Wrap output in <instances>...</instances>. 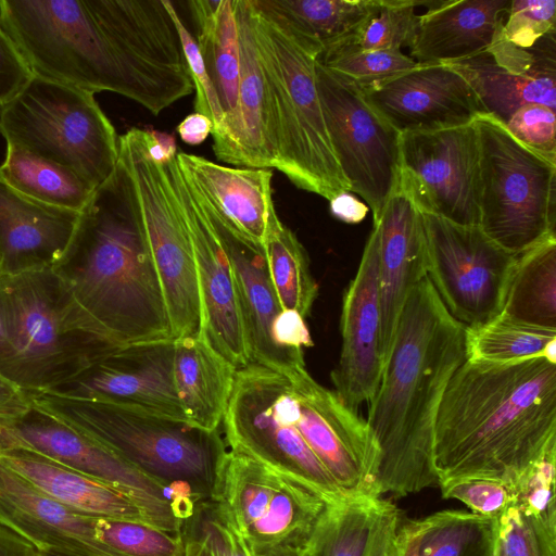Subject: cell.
<instances>
[{
    "instance_id": "6da1fadb",
    "label": "cell",
    "mask_w": 556,
    "mask_h": 556,
    "mask_svg": "<svg viewBox=\"0 0 556 556\" xmlns=\"http://www.w3.org/2000/svg\"><path fill=\"white\" fill-rule=\"evenodd\" d=\"M556 450V363L465 359L451 377L434 431L439 485L482 478L513 490ZM514 492V491H513Z\"/></svg>"
},
{
    "instance_id": "7a4b0ae2",
    "label": "cell",
    "mask_w": 556,
    "mask_h": 556,
    "mask_svg": "<svg viewBox=\"0 0 556 556\" xmlns=\"http://www.w3.org/2000/svg\"><path fill=\"white\" fill-rule=\"evenodd\" d=\"M465 333L428 276L412 289L368 403L366 422L379 450V497L439 485L435 424L447 383L466 358Z\"/></svg>"
},
{
    "instance_id": "3957f363",
    "label": "cell",
    "mask_w": 556,
    "mask_h": 556,
    "mask_svg": "<svg viewBox=\"0 0 556 556\" xmlns=\"http://www.w3.org/2000/svg\"><path fill=\"white\" fill-rule=\"evenodd\" d=\"M54 269L94 329L114 346L173 339L119 155L112 175L80 212Z\"/></svg>"
},
{
    "instance_id": "277c9868",
    "label": "cell",
    "mask_w": 556,
    "mask_h": 556,
    "mask_svg": "<svg viewBox=\"0 0 556 556\" xmlns=\"http://www.w3.org/2000/svg\"><path fill=\"white\" fill-rule=\"evenodd\" d=\"M0 26L36 76L115 92L153 115L166 109L152 41L127 20L94 18L85 0H0Z\"/></svg>"
},
{
    "instance_id": "5b68a950",
    "label": "cell",
    "mask_w": 556,
    "mask_h": 556,
    "mask_svg": "<svg viewBox=\"0 0 556 556\" xmlns=\"http://www.w3.org/2000/svg\"><path fill=\"white\" fill-rule=\"evenodd\" d=\"M34 406L101 443L117 456L197 504L214 502L228 452L219 430L127 405L29 393Z\"/></svg>"
},
{
    "instance_id": "8992f818",
    "label": "cell",
    "mask_w": 556,
    "mask_h": 556,
    "mask_svg": "<svg viewBox=\"0 0 556 556\" xmlns=\"http://www.w3.org/2000/svg\"><path fill=\"white\" fill-rule=\"evenodd\" d=\"M9 342L0 374L28 393L53 391L118 349L78 307L54 268L0 276Z\"/></svg>"
},
{
    "instance_id": "52a82bcc",
    "label": "cell",
    "mask_w": 556,
    "mask_h": 556,
    "mask_svg": "<svg viewBox=\"0 0 556 556\" xmlns=\"http://www.w3.org/2000/svg\"><path fill=\"white\" fill-rule=\"evenodd\" d=\"M276 121V167L299 189L330 201L350 191L334 154L316 83L319 47L260 12L250 0Z\"/></svg>"
},
{
    "instance_id": "ba28073f",
    "label": "cell",
    "mask_w": 556,
    "mask_h": 556,
    "mask_svg": "<svg viewBox=\"0 0 556 556\" xmlns=\"http://www.w3.org/2000/svg\"><path fill=\"white\" fill-rule=\"evenodd\" d=\"M0 134L9 144L72 169L94 189L118 161V136L94 94L36 75L0 106Z\"/></svg>"
},
{
    "instance_id": "9c48e42d",
    "label": "cell",
    "mask_w": 556,
    "mask_h": 556,
    "mask_svg": "<svg viewBox=\"0 0 556 556\" xmlns=\"http://www.w3.org/2000/svg\"><path fill=\"white\" fill-rule=\"evenodd\" d=\"M473 124L480 151L481 230L514 254L556 236V161L520 142L489 114Z\"/></svg>"
},
{
    "instance_id": "30bf717a",
    "label": "cell",
    "mask_w": 556,
    "mask_h": 556,
    "mask_svg": "<svg viewBox=\"0 0 556 556\" xmlns=\"http://www.w3.org/2000/svg\"><path fill=\"white\" fill-rule=\"evenodd\" d=\"M118 147L162 289L172 338L200 336L202 313L193 252L164 164L150 157L144 129H129L118 137Z\"/></svg>"
},
{
    "instance_id": "8fae6325",
    "label": "cell",
    "mask_w": 556,
    "mask_h": 556,
    "mask_svg": "<svg viewBox=\"0 0 556 556\" xmlns=\"http://www.w3.org/2000/svg\"><path fill=\"white\" fill-rule=\"evenodd\" d=\"M291 403L286 375L254 363L238 368L222 421L227 447L307 484L331 503L353 498L295 428Z\"/></svg>"
},
{
    "instance_id": "7c38bea8",
    "label": "cell",
    "mask_w": 556,
    "mask_h": 556,
    "mask_svg": "<svg viewBox=\"0 0 556 556\" xmlns=\"http://www.w3.org/2000/svg\"><path fill=\"white\" fill-rule=\"evenodd\" d=\"M214 502L249 551L306 548L333 504L307 484L231 450Z\"/></svg>"
},
{
    "instance_id": "4fadbf2b",
    "label": "cell",
    "mask_w": 556,
    "mask_h": 556,
    "mask_svg": "<svg viewBox=\"0 0 556 556\" xmlns=\"http://www.w3.org/2000/svg\"><path fill=\"white\" fill-rule=\"evenodd\" d=\"M22 448L106 482L131 496L154 526L182 532L197 503L150 478L101 443L33 406L0 419V450Z\"/></svg>"
},
{
    "instance_id": "5bb4252c",
    "label": "cell",
    "mask_w": 556,
    "mask_h": 556,
    "mask_svg": "<svg viewBox=\"0 0 556 556\" xmlns=\"http://www.w3.org/2000/svg\"><path fill=\"white\" fill-rule=\"evenodd\" d=\"M316 83L331 144L350 191L365 200L376 222L399 187L401 134L362 88L317 60Z\"/></svg>"
},
{
    "instance_id": "9a60e30c",
    "label": "cell",
    "mask_w": 556,
    "mask_h": 556,
    "mask_svg": "<svg viewBox=\"0 0 556 556\" xmlns=\"http://www.w3.org/2000/svg\"><path fill=\"white\" fill-rule=\"evenodd\" d=\"M422 214L428 278L450 314L465 327L500 315L518 254L498 245L479 226Z\"/></svg>"
},
{
    "instance_id": "2e32d148",
    "label": "cell",
    "mask_w": 556,
    "mask_h": 556,
    "mask_svg": "<svg viewBox=\"0 0 556 556\" xmlns=\"http://www.w3.org/2000/svg\"><path fill=\"white\" fill-rule=\"evenodd\" d=\"M399 186L422 213L480 225V151L475 124L401 134Z\"/></svg>"
},
{
    "instance_id": "e0dca14e",
    "label": "cell",
    "mask_w": 556,
    "mask_h": 556,
    "mask_svg": "<svg viewBox=\"0 0 556 556\" xmlns=\"http://www.w3.org/2000/svg\"><path fill=\"white\" fill-rule=\"evenodd\" d=\"M291 419L317 458L349 497H376L379 450L365 419L319 384L305 365L286 374Z\"/></svg>"
},
{
    "instance_id": "ac0fdd59",
    "label": "cell",
    "mask_w": 556,
    "mask_h": 556,
    "mask_svg": "<svg viewBox=\"0 0 556 556\" xmlns=\"http://www.w3.org/2000/svg\"><path fill=\"white\" fill-rule=\"evenodd\" d=\"M164 167L193 252L202 313L200 336L232 366L241 368L250 364V355L231 264L176 157Z\"/></svg>"
},
{
    "instance_id": "d6986e66",
    "label": "cell",
    "mask_w": 556,
    "mask_h": 556,
    "mask_svg": "<svg viewBox=\"0 0 556 556\" xmlns=\"http://www.w3.org/2000/svg\"><path fill=\"white\" fill-rule=\"evenodd\" d=\"M174 339L118 348L53 391L185 421L173 380Z\"/></svg>"
},
{
    "instance_id": "ffe728a7",
    "label": "cell",
    "mask_w": 556,
    "mask_h": 556,
    "mask_svg": "<svg viewBox=\"0 0 556 556\" xmlns=\"http://www.w3.org/2000/svg\"><path fill=\"white\" fill-rule=\"evenodd\" d=\"M362 90L400 134L466 126L486 114L468 81L447 64H418Z\"/></svg>"
},
{
    "instance_id": "44dd1931",
    "label": "cell",
    "mask_w": 556,
    "mask_h": 556,
    "mask_svg": "<svg viewBox=\"0 0 556 556\" xmlns=\"http://www.w3.org/2000/svg\"><path fill=\"white\" fill-rule=\"evenodd\" d=\"M340 329V357L330 377L338 396L356 410L372 400L383 371L378 247L372 230L343 295Z\"/></svg>"
},
{
    "instance_id": "7402d4cb",
    "label": "cell",
    "mask_w": 556,
    "mask_h": 556,
    "mask_svg": "<svg viewBox=\"0 0 556 556\" xmlns=\"http://www.w3.org/2000/svg\"><path fill=\"white\" fill-rule=\"evenodd\" d=\"M194 188L205 215L231 264L245 328L250 363L271 368L283 375L295 367L304 366L303 351L286 350L274 342L273 323L282 308L269 278L263 245L239 232L206 202L195 186Z\"/></svg>"
},
{
    "instance_id": "603a6c76",
    "label": "cell",
    "mask_w": 556,
    "mask_h": 556,
    "mask_svg": "<svg viewBox=\"0 0 556 556\" xmlns=\"http://www.w3.org/2000/svg\"><path fill=\"white\" fill-rule=\"evenodd\" d=\"M372 224L378 247L384 367L406 300L412 289L428 276L427 242L424 214L400 186Z\"/></svg>"
},
{
    "instance_id": "cb8c5ba5",
    "label": "cell",
    "mask_w": 556,
    "mask_h": 556,
    "mask_svg": "<svg viewBox=\"0 0 556 556\" xmlns=\"http://www.w3.org/2000/svg\"><path fill=\"white\" fill-rule=\"evenodd\" d=\"M94 521V517L77 514L54 501L0 462V525L39 552L125 556L98 541Z\"/></svg>"
},
{
    "instance_id": "d4e9b609",
    "label": "cell",
    "mask_w": 556,
    "mask_h": 556,
    "mask_svg": "<svg viewBox=\"0 0 556 556\" xmlns=\"http://www.w3.org/2000/svg\"><path fill=\"white\" fill-rule=\"evenodd\" d=\"M79 215L26 197L0 175L1 275L54 268L68 249Z\"/></svg>"
},
{
    "instance_id": "484cf974",
    "label": "cell",
    "mask_w": 556,
    "mask_h": 556,
    "mask_svg": "<svg viewBox=\"0 0 556 556\" xmlns=\"http://www.w3.org/2000/svg\"><path fill=\"white\" fill-rule=\"evenodd\" d=\"M511 0L430 1L418 16L410 58L450 64L489 50L500 38Z\"/></svg>"
},
{
    "instance_id": "4316f807",
    "label": "cell",
    "mask_w": 556,
    "mask_h": 556,
    "mask_svg": "<svg viewBox=\"0 0 556 556\" xmlns=\"http://www.w3.org/2000/svg\"><path fill=\"white\" fill-rule=\"evenodd\" d=\"M188 5L197 25L195 41L225 118L224 137L213 144V151L218 161L237 166L241 63L233 0H190Z\"/></svg>"
},
{
    "instance_id": "83f0119b",
    "label": "cell",
    "mask_w": 556,
    "mask_h": 556,
    "mask_svg": "<svg viewBox=\"0 0 556 556\" xmlns=\"http://www.w3.org/2000/svg\"><path fill=\"white\" fill-rule=\"evenodd\" d=\"M179 168L206 202L239 232L263 245L275 210L270 168L231 167L178 152Z\"/></svg>"
},
{
    "instance_id": "f1b7e54d",
    "label": "cell",
    "mask_w": 556,
    "mask_h": 556,
    "mask_svg": "<svg viewBox=\"0 0 556 556\" xmlns=\"http://www.w3.org/2000/svg\"><path fill=\"white\" fill-rule=\"evenodd\" d=\"M0 462L77 514L142 521L154 526L149 515L124 491L37 453L22 448H1Z\"/></svg>"
},
{
    "instance_id": "f546056e",
    "label": "cell",
    "mask_w": 556,
    "mask_h": 556,
    "mask_svg": "<svg viewBox=\"0 0 556 556\" xmlns=\"http://www.w3.org/2000/svg\"><path fill=\"white\" fill-rule=\"evenodd\" d=\"M240 49L238 165L275 168L277 139L274 102L254 33L250 0H233Z\"/></svg>"
},
{
    "instance_id": "4dcf8cb0",
    "label": "cell",
    "mask_w": 556,
    "mask_h": 556,
    "mask_svg": "<svg viewBox=\"0 0 556 556\" xmlns=\"http://www.w3.org/2000/svg\"><path fill=\"white\" fill-rule=\"evenodd\" d=\"M236 370L201 336L174 339L173 380L188 424L219 430Z\"/></svg>"
},
{
    "instance_id": "1f68e13d",
    "label": "cell",
    "mask_w": 556,
    "mask_h": 556,
    "mask_svg": "<svg viewBox=\"0 0 556 556\" xmlns=\"http://www.w3.org/2000/svg\"><path fill=\"white\" fill-rule=\"evenodd\" d=\"M447 65L468 81L485 113L503 124L526 105L540 104L555 111L556 70L516 72L498 64L488 51Z\"/></svg>"
},
{
    "instance_id": "d6a6232c",
    "label": "cell",
    "mask_w": 556,
    "mask_h": 556,
    "mask_svg": "<svg viewBox=\"0 0 556 556\" xmlns=\"http://www.w3.org/2000/svg\"><path fill=\"white\" fill-rule=\"evenodd\" d=\"M379 0H252L267 16L320 48L321 53L352 36Z\"/></svg>"
},
{
    "instance_id": "836d02e7",
    "label": "cell",
    "mask_w": 556,
    "mask_h": 556,
    "mask_svg": "<svg viewBox=\"0 0 556 556\" xmlns=\"http://www.w3.org/2000/svg\"><path fill=\"white\" fill-rule=\"evenodd\" d=\"M502 313L556 329V236L518 254Z\"/></svg>"
},
{
    "instance_id": "e575fe53",
    "label": "cell",
    "mask_w": 556,
    "mask_h": 556,
    "mask_svg": "<svg viewBox=\"0 0 556 556\" xmlns=\"http://www.w3.org/2000/svg\"><path fill=\"white\" fill-rule=\"evenodd\" d=\"M0 175L30 199L79 213L96 191L72 169L9 143Z\"/></svg>"
},
{
    "instance_id": "d590c367",
    "label": "cell",
    "mask_w": 556,
    "mask_h": 556,
    "mask_svg": "<svg viewBox=\"0 0 556 556\" xmlns=\"http://www.w3.org/2000/svg\"><path fill=\"white\" fill-rule=\"evenodd\" d=\"M466 358L469 362L507 364L533 357L556 363V329L511 318L503 313L473 327H466Z\"/></svg>"
},
{
    "instance_id": "8d00e7d4",
    "label": "cell",
    "mask_w": 556,
    "mask_h": 556,
    "mask_svg": "<svg viewBox=\"0 0 556 556\" xmlns=\"http://www.w3.org/2000/svg\"><path fill=\"white\" fill-rule=\"evenodd\" d=\"M267 269L282 309L309 315L318 294L307 253L294 232L279 219L276 210L269 216L263 242Z\"/></svg>"
},
{
    "instance_id": "74e56055",
    "label": "cell",
    "mask_w": 556,
    "mask_h": 556,
    "mask_svg": "<svg viewBox=\"0 0 556 556\" xmlns=\"http://www.w3.org/2000/svg\"><path fill=\"white\" fill-rule=\"evenodd\" d=\"M496 521L452 509L413 520L417 556H493Z\"/></svg>"
},
{
    "instance_id": "f35d334b",
    "label": "cell",
    "mask_w": 556,
    "mask_h": 556,
    "mask_svg": "<svg viewBox=\"0 0 556 556\" xmlns=\"http://www.w3.org/2000/svg\"><path fill=\"white\" fill-rule=\"evenodd\" d=\"M382 497H354L330 504L307 545L311 556H366Z\"/></svg>"
},
{
    "instance_id": "ab89813d",
    "label": "cell",
    "mask_w": 556,
    "mask_h": 556,
    "mask_svg": "<svg viewBox=\"0 0 556 556\" xmlns=\"http://www.w3.org/2000/svg\"><path fill=\"white\" fill-rule=\"evenodd\" d=\"M418 4L415 0H379L376 10L352 36L326 51L410 48L417 30Z\"/></svg>"
},
{
    "instance_id": "60d3db41",
    "label": "cell",
    "mask_w": 556,
    "mask_h": 556,
    "mask_svg": "<svg viewBox=\"0 0 556 556\" xmlns=\"http://www.w3.org/2000/svg\"><path fill=\"white\" fill-rule=\"evenodd\" d=\"M493 556H556V513L513 503L497 518Z\"/></svg>"
},
{
    "instance_id": "b9f144b4",
    "label": "cell",
    "mask_w": 556,
    "mask_h": 556,
    "mask_svg": "<svg viewBox=\"0 0 556 556\" xmlns=\"http://www.w3.org/2000/svg\"><path fill=\"white\" fill-rule=\"evenodd\" d=\"M98 541L125 556H184L182 532L153 525L113 518H96Z\"/></svg>"
},
{
    "instance_id": "7bdbcfd3",
    "label": "cell",
    "mask_w": 556,
    "mask_h": 556,
    "mask_svg": "<svg viewBox=\"0 0 556 556\" xmlns=\"http://www.w3.org/2000/svg\"><path fill=\"white\" fill-rule=\"evenodd\" d=\"M327 70L367 88L399 76L419 63L400 50H336L318 58Z\"/></svg>"
},
{
    "instance_id": "ee69618b",
    "label": "cell",
    "mask_w": 556,
    "mask_h": 556,
    "mask_svg": "<svg viewBox=\"0 0 556 556\" xmlns=\"http://www.w3.org/2000/svg\"><path fill=\"white\" fill-rule=\"evenodd\" d=\"M164 4L180 38L186 65L193 85V90L195 91L194 111L195 113L206 116L212 122L213 144H216L222 140L225 134V118L217 93L211 81L194 37L181 21L173 2L164 0Z\"/></svg>"
},
{
    "instance_id": "f6af8a7d",
    "label": "cell",
    "mask_w": 556,
    "mask_h": 556,
    "mask_svg": "<svg viewBox=\"0 0 556 556\" xmlns=\"http://www.w3.org/2000/svg\"><path fill=\"white\" fill-rule=\"evenodd\" d=\"M555 0H511L502 36L518 48L530 49L555 33Z\"/></svg>"
},
{
    "instance_id": "bcb514c9",
    "label": "cell",
    "mask_w": 556,
    "mask_h": 556,
    "mask_svg": "<svg viewBox=\"0 0 556 556\" xmlns=\"http://www.w3.org/2000/svg\"><path fill=\"white\" fill-rule=\"evenodd\" d=\"M439 486L443 498L457 500L471 513L485 517L497 519L515 503L513 489L497 480L464 478L446 481Z\"/></svg>"
},
{
    "instance_id": "7dc6e473",
    "label": "cell",
    "mask_w": 556,
    "mask_h": 556,
    "mask_svg": "<svg viewBox=\"0 0 556 556\" xmlns=\"http://www.w3.org/2000/svg\"><path fill=\"white\" fill-rule=\"evenodd\" d=\"M505 126L520 142L556 161L554 110L540 104L526 105L515 112Z\"/></svg>"
},
{
    "instance_id": "c3c4849f",
    "label": "cell",
    "mask_w": 556,
    "mask_h": 556,
    "mask_svg": "<svg viewBox=\"0 0 556 556\" xmlns=\"http://www.w3.org/2000/svg\"><path fill=\"white\" fill-rule=\"evenodd\" d=\"M184 528L203 535L220 556H250L247 543L216 502L199 504Z\"/></svg>"
},
{
    "instance_id": "681fc988",
    "label": "cell",
    "mask_w": 556,
    "mask_h": 556,
    "mask_svg": "<svg viewBox=\"0 0 556 556\" xmlns=\"http://www.w3.org/2000/svg\"><path fill=\"white\" fill-rule=\"evenodd\" d=\"M406 516L391 502L383 506L372 527L366 556H402Z\"/></svg>"
},
{
    "instance_id": "f907efd6",
    "label": "cell",
    "mask_w": 556,
    "mask_h": 556,
    "mask_svg": "<svg viewBox=\"0 0 556 556\" xmlns=\"http://www.w3.org/2000/svg\"><path fill=\"white\" fill-rule=\"evenodd\" d=\"M33 77L15 43L0 26V106L18 94Z\"/></svg>"
},
{
    "instance_id": "816d5d0a",
    "label": "cell",
    "mask_w": 556,
    "mask_h": 556,
    "mask_svg": "<svg viewBox=\"0 0 556 556\" xmlns=\"http://www.w3.org/2000/svg\"><path fill=\"white\" fill-rule=\"evenodd\" d=\"M274 342L286 350H301L313 346L304 317L294 309H281L273 323Z\"/></svg>"
},
{
    "instance_id": "f5cc1de1",
    "label": "cell",
    "mask_w": 556,
    "mask_h": 556,
    "mask_svg": "<svg viewBox=\"0 0 556 556\" xmlns=\"http://www.w3.org/2000/svg\"><path fill=\"white\" fill-rule=\"evenodd\" d=\"M33 406L30 394L0 374V419L22 416Z\"/></svg>"
},
{
    "instance_id": "db71d44e",
    "label": "cell",
    "mask_w": 556,
    "mask_h": 556,
    "mask_svg": "<svg viewBox=\"0 0 556 556\" xmlns=\"http://www.w3.org/2000/svg\"><path fill=\"white\" fill-rule=\"evenodd\" d=\"M330 213L346 224H358L367 215L369 207L354 197L351 191H343L329 201Z\"/></svg>"
},
{
    "instance_id": "11a10c76",
    "label": "cell",
    "mask_w": 556,
    "mask_h": 556,
    "mask_svg": "<svg viewBox=\"0 0 556 556\" xmlns=\"http://www.w3.org/2000/svg\"><path fill=\"white\" fill-rule=\"evenodd\" d=\"M146 140L150 157L166 164L177 155V144L174 135L155 129H144Z\"/></svg>"
},
{
    "instance_id": "9f6ffc18",
    "label": "cell",
    "mask_w": 556,
    "mask_h": 556,
    "mask_svg": "<svg viewBox=\"0 0 556 556\" xmlns=\"http://www.w3.org/2000/svg\"><path fill=\"white\" fill-rule=\"evenodd\" d=\"M176 129L185 143L197 146L212 135L213 124L206 116L194 112L186 116Z\"/></svg>"
},
{
    "instance_id": "6f0895ef",
    "label": "cell",
    "mask_w": 556,
    "mask_h": 556,
    "mask_svg": "<svg viewBox=\"0 0 556 556\" xmlns=\"http://www.w3.org/2000/svg\"><path fill=\"white\" fill-rule=\"evenodd\" d=\"M37 553L30 542L0 525V556H36Z\"/></svg>"
},
{
    "instance_id": "680465c9",
    "label": "cell",
    "mask_w": 556,
    "mask_h": 556,
    "mask_svg": "<svg viewBox=\"0 0 556 556\" xmlns=\"http://www.w3.org/2000/svg\"><path fill=\"white\" fill-rule=\"evenodd\" d=\"M184 556H220L214 546L201 534L182 529Z\"/></svg>"
},
{
    "instance_id": "91938a15",
    "label": "cell",
    "mask_w": 556,
    "mask_h": 556,
    "mask_svg": "<svg viewBox=\"0 0 556 556\" xmlns=\"http://www.w3.org/2000/svg\"><path fill=\"white\" fill-rule=\"evenodd\" d=\"M249 552L250 556H311L307 548H271Z\"/></svg>"
},
{
    "instance_id": "94428289",
    "label": "cell",
    "mask_w": 556,
    "mask_h": 556,
    "mask_svg": "<svg viewBox=\"0 0 556 556\" xmlns=\"http://www.w3.org/2000/svg\"><path fill=\"white\" fill-rule=\"evenodd\" d=\"M402 556H417L416 553V533L414 522L406 518L405 521V541Z\"/></svg>"
},
{
    "instance_id": "6125c7cd",
    "label": "cell",
    "mask_w": 556,
    "mask_h": 556,
    "mask_svg": "<svg viewBox=\"0 0 556 556\" xmlns=\"http://www.w3.org/2000/svg\"><path fill=\"white\" fill-rule=\"evenodd\" d=\"M9 342V330L3 306L0 302V357L4 354Z\"/></svg>"
},
{
    "instance_id": "be15d7a7",
    "label": "cell",
    "mask_w": 556,
    "mask_h": 556,
    "mask_svg": "<svg viewBox=\"0 0 556 556\" xmlns=\"http://www.w3.org/2000/svg\"><path fill=\"white\" fill-rule=\"evenodd\" d=\"M39 554L41 556H80L77 554H73V553H68V552H61V551H55V549L42 551V552H39Z\"/></svg>"
},
{
    "instance_id": "e7e4bbea",
    "label": "cell",
    "mask_w": 556,
    "mask_h": 556,
    "mask_svg": "<svg viewBox=\"0 0 556 556\" xmlns=\"http://www.w3.org/2000/svg\"><path fill=\"white\" fill-rule=\"evenodd\" d=\"M36 556H41V555H40V554H39V552H38Z\"/></svg>"
},
{
    "instance_id": "03108f58",
    "label": "cell",
    "mask_w": 556,
    "mask_h": 556,
    "mask_svg": "<svg viewBox=\"0 0 556 556\" xmlns=\"http://www.w3.org/2000/svg\"><path fill=\"white\" fill-rule=\"evenodd\" d=\"M0 276H1V264H0Z\"/></svg>"
}]
</instances>
